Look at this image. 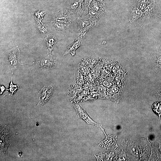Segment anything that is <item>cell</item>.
<instances>
[{
    "label": "cell",
    "instance_id": "cell-1",
    "mask_svg": "<svg viewBox=\"0 0 161 161\" xmlns=\"http://www.w3.org/2000/svg\"><path fill=\"white\" fill-rule=\"evenodd\" d=\"M20 51L17 46L7 51L5 56V62L11 70L17 69L19 63Z\"/></svg>",
    "mask_w": 161,
    "mask_h": 161
},
{
    "label": "cell",
    "instance_id": "cell-2",
    "mask_svg": "<svg viewBox=\"0 0 161 161\" xmlns=\"http://www.w3.org/2000/svg\"><path fill=\"white\" fill-rule=\"evenodd\" d=\"M32 65L38 68H44L46 69H51L55 66L57 64L56 58L52 55H47V56L38 61L36 63H32Z\"/></svg>",
    "mask_w": 161,
    "mask_h": 161
},
{
    "label": "cell",
    "instance_id": "cell-3",
    "mask_svg": "<svg viewBox=\"0 0 161 161\" xmlns=\"http://www.w3.org/2000/svg\"><path fill=\"white\" fill-rule=\"evenodd\" d=\"M76 21L78 25V29L77 32V38H83L86 33L91 28L94 27L96 22L91 21H86L82 20L78 18Z\"/></svg>",
    "mask_w": 161,
    "mask_h": 161
},
{
    "label": "cell",
    "instance_id": "cell-4",
    "mask_svg": "<svg viewBox=\"0 0 161 161\" xmlns=\"http://www.w3.org/2000/svg\"><path fill=\"white\" fill-rule=\"evenodd\" d=\"M77 18L75 13H70L66 9H64L56 14L53 21L71 23Z\"/></svg>",
    "mask_w": 161,
    "mask_h": 161
},
{
    "label": "cell",
    "instance_id": "cell-5",
    "mask_svg": "<svg viewBox=\"0 0 161 161\" xmlns=\"http://www.w3.org/2000/svg\"><path fill=\"white\" fill-rule=\"evenodd\" d=\"M58 41L54 33H50L44 38L45 50L48 55H51V52Z\"/></svg>",
    "mask_w": 161,
    "mask_h": 161
},
{
    "label": "cell",
    "instance_id": "cell-6",
    "mask_svg": "<svg viewBox=\"0 0 161 161\" xmlns=\"http://www.w3.org/2000/svg\"><path fill=\"white\" fill-rule=\"evenodd\" d=\"M73 105L76 111L78 117L82 119L88 124H91L99 127L101 129V126L99 125L93 121L87 114L86 112L83 110L78 104L73 103Z\"/></svg>",
    "mask_w": 161,
    "mask_h": 161
},
{
    "label": "cell",
    "instance_id": "cell-7",
    "mask_svg": "<svg viewBox=\"0 0 161 161\" xmlns=\"http://www.w3.org/2000/svg\"><path fill=\"white\" fill-rule=\"evenodd\" d=\"M53 88L52 86H44L39 92V105H43L47 102L52 95Z\"/></svg>",
    "mask_w": 161,
    "mask_h": 161
},
{
    "label": "cell",
    "instance_id": "cell-8",
    "mask_svg": "<svg viewBox=\"0 0 161 161\" xmlns=\"http://www.w3.org/2000/svg\"><path fill=\"white\" fill-rule=\"evenodd\" d=\"M52 24L56 30L65 36L69 35V26L70 22L64 23L55 21H51Z\"/></svg>",
    "mask_w": 161,
    "mask_h": 161
},
{
    "label": "cell",
    "instance_id": "cell-9",
    "mask_svg": "<svg viewBox=\"0 0 161 161\" xmlns=\"http://www.w3.org/2000/svg\"><path fill=\"white\" fill-rule=\"evenodd\" d=\"M82 38L81 37L77 38L75 41L68 47L63 55L71 53L72 56H74L75 53V51L80 45Z\"/></svg>",
    "mask_w": 161,
    "mask_h": 161
},
{
    "label": "cell",
    "instance_id": "cell-10",
    "mask_svg": "<svg viewBox=\"0 0 161 161\" xmlns=\"http://www.w3.org/2000/svg\"><path fill=\"white\" fill-rule=\"evenodd\" d=\"M100 13L90 9L88 14L85 16V17L90 21H95L96 23L99 20L101 15Z\"/></svg>",
    "mask_w": 161,
    "mask_h": 161
},
{
    "label": "cell",
    "instance_id": "cell-11",
    "mask_svg": "<svg viewBox=\"0 0 161 161\" xmlns=\"http://www.w3.org/2000/svg\"><path fill=\"white\" fill-rule=\"evenodd\" d=\"M13 73L12 72L11 81L10 84L9 88V89H6V90H8L9 91V94L11 96H12L13 94L15 93L17 90L19 88V85L18 84L14 85L13 83Z\"/></svg>",
    "mask_w": 161,
    "mask_h": 161
},
{
    "label": "cell",
    "instance_id": "cell-12",
    "mask_svg": "<svg viewBox=\"0 0 161 161\" xmlns=\"http://www.w3.org/2000/svg\"><path fill=\"white\" fill-rule=\"evenodd\" d=\"M46 13L45 12H40L39 11L32 13L33 17L37 22H41L43 18V17Z\"/></svg>",
    "mask_w": 161,
    "mask_h": 161
},
{
    "label": "cell",
    "instance_id": "cell-13",
    "mask_svg": "<svg viewBox=\"0 0 161 161\" xmlns=\"http://www.w3.org/2000/svg\"><path fill=\"white\" fill-rule=\"evenodd\" d=\"M152 109L153 111L159 116L160 119L161 115V102H156L152 106Z\"/></svg>",
    "mask_w": 161,
    "mask_h": 161
},
{
    "label": "cell",
    "instance_id": "cell-14",
    "mask_svg": "<svg viewBox=\"0 0 161 161\" xmlns=\"http://www.w3.org/2000/svg\"><path fill=\"white\" fill-rule=\"evenodd\" d=\"M133 13V17L136 18L140 17L142 14L141 11L137 10L134 11Z\"/></svg>",
    "mask_w": 161,
    "mask_h": 161
},
{
    "label": "cell",
    "instance_id": "cell-15",
    "mask_svg": "<svg viewBox=\"0 0 161 161\" xmlns=\"http://www.w3.org/2000/svg\"><path fill=\"white\" fill-rule=\"evenodd\" d=\"M153 7L151 5H148L145 9V11L146 13H149L152 11Z\"/></svg>",
    "mask_w": 161,
    "mask_h": 161
},
{
    "label": "cell",
    "instance_id": "cell-16",
    "mask_svg": "<svg viewBox=\"0 0 161 161\" xmlns=\"http://www.w3.org/2000/svg\"><path fill=\"white\" fill-rule=\"evenodd\" d=\"M146 5V2L144 1H142L140 3V9L141 10H143L145 8Z\"/></svg>",
    "mask_w": 161,
    "mask_h": 161
},
{
    "label": "cell",
    "instance_id": "cell-17",
    "mask_svg": "<svg viewBox=\"0 0 161 161\" xmlns=\"http://www.w3.org/2000/svg\"><path fill=\"white\" fill-rule=\"evenodd\" d=\"M0 88L1 89V92H0V94H1L5 90H6V89L5 87L2 85H0Z\"/></svg>",
    "mask_w": 161,
    "mask_h": 161
},
{
    "label": "cell",
    "instance_id": "cell-18",
    "mask_svg": "<svg viewBox=\"0 0 161 161\" xmlns=\"http://www.w3.org/2000/svg\"><path fill=\"white\" fill-rule=\"evenodd\" d=\"M158 61L161 64V57H159L158 59Z\"/></svg>",
    "mask_w": 161,
    "mask_h": 161
}]
</instances>
